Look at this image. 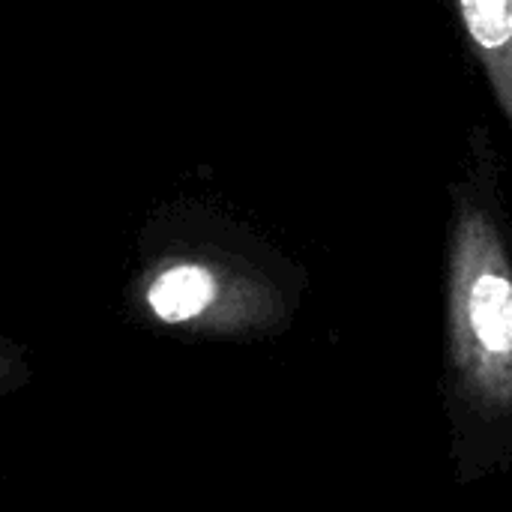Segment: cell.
<instances>
[{"label": "cell", "instance_id": "obj_1", "mask_svg": "<svg viewBox=\"0 0 512 512\" xmlns=\"http://www.w3.org/2000/svg\"><path fill=\"white\" fill-rule=\"evenodd\" d=\"M495 162H489L492 168ZM477 177L456 189L450 228V363L468 408L483 417L512 414V258L495 186Z\"/></svg>", "mask_w": 512, "mask_h": 512}, {"label": "cell", "instance_id": "obj_2", "mask_svg": "<svg viewBox=\"0 0 512 512\" xmlns=\"http://www.w3.org/2000/svg\"><path fill=\"white\" fill-rule=\"evenodd\" d=\"M144 300L162 324H198L210 318H249V309L261 297L222 267L204 261H171L150 279Z\"/></svg>", "mask_w": 512, "mask_h": 512}, {"label": "cell", "instance_id": "obj_3", "mask_svg": "<svg viewBox=\"0 0 512 512\" xmlns=\"http://www.w3.org/2000/svg\"><path fill=\"white\" fill-rule=\"evenodd\" d=\"M450 6L512 132V0H450Z\"/></svg>", "mask_w": 512, "mask_h": 512}]
</instances>
